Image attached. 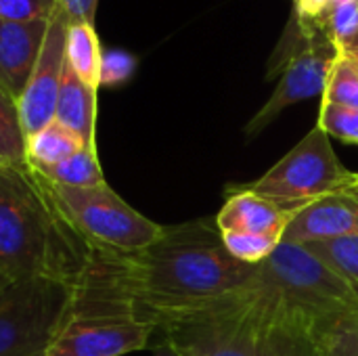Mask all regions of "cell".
<instances>
[{
	"mask_svg": "<svg viewBox=\"0 0 358 356\" xmlns=\"http://www.w3.org/2000/svg\"><path fill=\"white\" fill-rule=\"evenodd\" d=\"M331 4L334 0H298L294 13L304 21H321Z\"/></svg>",
	"mask_w": 358,
	"mask_h": 356,
	"instance_id": "obj_28",
	"label": "cell"
},
{
	"mask_svg": "<svg viewBox=\"0 0 358 356\" xmlns=\"http://www.w3.org/2000/svg\"><path fill=\"white\" fill-rule=\"evenodd\" d=\"M264 327H300L319 338L358 311V290L306 245L281 241L271 258L256 264L250 285Z\"/></svg>",
	"mask_w": 358,
	"mask_h": 356,
	"instance_id": "obj_2",
	"label": "cell"
},
{
	"mask_svg": "<svg viewBox=\"0 0 358 356\" xmlns=\"http://www.w3.org/2000/svg\"><path fill=\"white\" fill-rule=\"evenodd\" d=\"M342 55H344V52H342ZM348 57H350V59H352V61L358 65V48L357 50H352V52H348Z\"/></svg>",
	"mask_w": 358,
	"mask_h": 356,
	"instance_id": "obj_32",
	"label": "cell"
},
{
	"mask_svg": "<svg viewBox=\"0 0 358 356\" xmlns=\"http://www.w3.org/2000/svg\"><path fill=\"white\" fill-rule=\"evenodd\" d=\"M348 193H352L355 197L358 199V172L352 174V180H350V185H348V189H346Z\"/></svg>",
	"mask_w": 358,
	"mask_h": 356,
	"instance_id": "obj_30",
	"label": "cell"
},
{
	"mask_svg": "<svg viewBox=\"0 0 358 356\" xmlns=\"http://www.w3.org/2000/svg\"><path fill=\"white\" fill-rule=\"evenodd\" d=\"M317 126L331 138H340L342 143L358 145V109L321 101L319 122Z\"/></svg>",
	"mask_w": 358,
	"mask_h": 356,
	"instance_id": "obj_23",
	"label": "cell"
},
{
	"mask_svg": "<svg viewBox=\"0 0 358 356\" xmlns=\"http://www.w3.org/2000/svg\"><path fill=\"white\" fill-rule=\"evenodd\" d=\"M323 25L340 52H350L358 42V2H334L323 17Z\"/></svg>",
	"mask_w": 358,
	"mask_h": 356,
	"instance_id": "obj_22",
	"label": "cell"
},
{
	"mask_svg": "<svg viewBox=\"0 0 358 356\" xmlns=\"http://www.w3.org/2000/svg\"><path fill=\"white\" fill-rule=\"evenodd\" d=\"M321 101L358 109V65L348 55L338 57Z\"/></svg>",
	"mask_w": 358,
	"mask_h": 356,
	"instance_id": "obj_21",
	"label": "cell"
},
{
	"mask_svg": "<svg viewBox=\"0 0 358 356\" xmlns=\"http://www.w3.org/2000/svg\"><path fill=\"white\" fill-rule=\"evenodd\" d=\"M136 69V59L124 50L103 52L101 61V86H117L132 78Z\"/></svg>",
	"mask_w": 358,
	"mask_h": 356,
	"instance_id": "obj_26",
	"label": "cell"
},
{
	"mask_svg": "<svg viewBox=\"0 0 358 356\" xmlns=\"http://www.w3.org/2000/svg\"><path fill=\"white\" fill-rule=\"evenodd\" d=\"M96 88L82 82L69 63L65 61L57 107H55V122L69 128L78 134L88 147H96L94 124H96Z\"/></svg>",
	"mask_w": 358,
	"mask_h": 356,
	"instance_id": "obj_13",
	"label": "cell"
},
{
	"mask_svg": "<svg viewBox=\"0 0 358 356\" xmlns=\"http://www.w3.org/2000/svg\"><path fill=\"white\" fill-rule=\"evenodd\" d=\"M76 311V287L50 279L0 290V356H46Z\"/></svg>",
	"mask_w": 358,
	"mask_h": 356,
	"instance_id": "obj_3",
	"label": "cell"
},
{
	"mask_svg": "<svg viewBox=\"0 0 358 356\" xmlns=\"http://www.w3.org/2000/svg\"><path fill=\"white\" fill-rule=\"evenodd\" d=\"M321 356H358V311L315 338Z\"/></svg>",
	"mask_w": 358,
	"mask_h": 356,
	"instance_id": "obj_24",
	"label": "cell"
},
{
	"mask_svg": "<svg viewBox=\"0 0 358 356\" xmlns=\"http://www.w3.org/2000/svg\"><path fill=\"white\" fill-rule=\"evenodd\" d=\"M252 285V283H250ZM264 319L252 290L155 329L180 356H258Z\"/></svg>",
	"mask_w": 358,
	"mask_h": 356,
	"instance_id": "obj_4",
	"label": "cell"
},
{
	"mask_svg": "<svg viewBox=\"0 0 358 356\" xmlns=\"http://www.w3.org/2000/svg\"><path fill=\"white\" fill-rule=\"evenodd\" d=\"M67 63L73 73L92 88H101V61L103 48L94 29L88 21H69L67 27Z\"/></svg>",
	"mask_w": 358,
	"mask_h": 356,
	"instance_id": "obj_14",
	"label": "cell"
},
{
	"mask_svg": "<svg viewBox=\"0 0 358 356\" xmlns=\"http://www.w3.org/2000/svg\"><path fill=\"white\" fill-rule=\"evenodd\" d=\"M346 237H358V199L348 191H340L300 210L289 222L283 241L310 245Z\"/></svg>",
	"mask_w": 358,
	"mask_h": 356,
	"instance_id": "obj_10",
	"label": "cell"
},
{
	"mask_svg": "<svg viewBox=\"0 0 358 356\" xmlns=\"http://www.w3.org/2000/svg\"><path fill=\"white\" fill-rule=\"evenodd\" d=\"M222 243L227 252L250 266H256L264 262L266 258L273 256V252L279 248L281 239L268 237V235H258V233H248V231H220Z\"/></svg>",
	"mask_w": 358,
	"mask_h": 356,
	"instance_id": "obj_19",
	"label": "cell"
},
{
	"mask_svg": "<svg viewBox=\"0 0 358 356\" xmlns=\"http://www.w3.org/2000/svg\"><path fill=\"white\" fill-rule=\"evenodd\" d=\"M61 6L59 0H0L2 21H36L50 19Z\"/></svg>",
	"mask_w": 358,
	"mask_h": 356,
	"instance_id": "obj_25",
	"label": "cell"
},
{
	"mask_svg": "<svg viewBox=\"0 0 358 356\" xmlns=\"http://www.w3.org/2000/svg\"><path fill=\"white\" fill-rule=\"evenodd\" d=\"M155 327L124 315L73 313L46 356H124L151 346Z\"/></svg>",
	"mask_w": 358,
	"mask_h": 356,
	"instance_id": "obj_8",
	"label": "cell"
},
{
	"mask_svg": "<svg viewBox=\"0 0 358 356\" xmlns=\"http://www.w3.org/2000/svg\"><path fill=\"white\" fill-rule=\"evenodd\" d=\"M153 356H180L168 342L164 340H157V344L153 346Z\"/></svg>",
	"mask_w": 358,
	"mask_h": 356,
	"instance_id": "obj_29",
	"label": "cell"
},
{
	"mask_svg": "<svg viewBox=\"0 0 358 356\" xmlns=\"http://www.w3.org/2000/svg\"><path fill=\"white\" fill-rule=\"evenodd\" d=\"M67 27L69 17L59 6L48 23V31L38 57V63L31 71V78L17 101L21 124L25 136L38 132L55 120V107L59 97V86L67 61Z\"/></svg>",
	"mask_w": 358,
	"mask_h": 356,
	"instance_id": "obj_9",
	"label": "cell"
},
{
	"mask_svg": "<svg viewBox=\"0 0 358 356\" xmlns=\"http://www.w3.org/2000/svg\"><path fill=\"white\" fill-rule=\"evenodd\" d=\"M48 187L69 222L92 248L120 254L138 252L151 245L164 229L126 204L107 183L86 189L50 183Z\"/></svg>",
	"mask_w": 358,
	"mask_h": 356,
	"instance_id": "obj_6",
	"label": "cell"
},
{
	"mask_svg": "<svg viewBox=\"0 0 358 356\" xmlns=\"http://www.w3.org/2000/svg\"><path fill=\"white\" fill-rule=\"evenodd\" d=\"M292 2H294V6H296V4H298V0H292Z\"/></svg>",
	"mask_w": 358,
	"mask_h": 356,
	"instance_id": "obj_35",
	"label": "cell"
},
{
	"mask_svg": "<svg viewBox=\"0 0 358 356\" xmlns=\"http://www.w3.org/2000/svg\"><path fill=\"white\" fill-rule=\"evenodd\" d=\"M94 248L59 208L31 166H0V269L10 281L50 279L80 287Z\"/></svg>",
	"mask_w": 358,
	"mask_h": 356,
	"instance_id": "obj_1",
	"label": "cell"
},
{
	"mask_svg": "<svg viewBox=\"0 0 358 356\" xmlns=\"http://www.w3.org/2000/svg\"><path fill=\"white\" fill-rule=\"evenodd\" d=\"M50 19L2 21L0 19V86L15 99L23 94L38 63Z\"/></svg>",
	"mask_w": 358,
	"mask_h": 356,
	"instance_id": "obj_11",
	"label": "cell"
},
{
	"mask_svg": "<svg viewBox=\"0 0 358 356\" xmlns=\"http://www.w3.org/2000/svg\"><path fill=\"white\" fill-rule=\"evenodd\" d=\"M294 216V212L283 210L275 201L243 189L241 185H231L227 189V199L214 220L218 231H248L283 241Z\"/></svg>",
	"mask_w": 358,
	"mask_h": 356,
	"instance_id": "obj_12",
	"label": "cell"
},
{
	"mask_svg": "<svg viewBox=\"0 0 358 356\" xmlns=\"http://www.w3.org/2000/svg\"><path fill=\"white\" fill-rule=\"evenodd\" d=\"M313 254L334 266L348 283L358 290V237H346L325 243L306 245Z\"/></svg>",
	"mask_w": 358,
	"mask_h": 356,
	"instance_id": "obj_20",
	"label": "cell"
},
{
	"mask_svg": "<svg viewBox=\"0 0 358 356\" xmlns=\"http://www.w3.org/2000/svg\"><path fill=\"white\" fill-rule=\"evenodd\" d=\"M34 170L44 180H48L50 185H59V187L86 189V187H101L107 183L103 176L96 147H84L55 166L34 168Z\"/></svg>",
	"mask_w": 358,
	"mask_h": 356,
	"instance_id": "obj_16",
	"label": "cell"
},
{
	"mask_svg": "<svg viewBox=\"0 0 358 356\" xmlns=\"http://www.w3.org/2000/svg\"><path fill=\"white\" fill-rule=\"evenodd\" d=\"M88 147L78 134H73L69 128H65L59 122H50L38 132L29 134L25 141V157L27 166L31 168H46L55 166L69 155L78 153L80 149Z\"/></svg>",
	"mask_w": 358,
	"mask_h": 356,
	"instance_id": "obj_15",
	"label": "cell"
},
{
	"mask_svg": "<svg viewBox=\"0 0 358 356\" xmlns=\"http://www.w3.org/2000/svg\"><path fill=\"white\" fill-rule=\"evenodd\" d=\"M61 8L69 17V21H88L94 23V13L99 0H59Z\"/></svg>",
	"mask_w": 358,
	"mask_h": 356,
	"instance_id": "obj_27",
	"label": "cell"
},
{
	"mask_svg": "<svg viewBox=\"0 0 358 356\" xmlns=\"http://www.w3.org/2000/svg\"><path fill=\"white\" fill-rule=\"evenodd\" d=\"M25 141L17 101L0 86V166H27Z\"/></svg>",
	"mask_w": 358,
	"mask_h": 356,
	"instance_id": "obj_17",
	"label": "cell"
},
{
	"mask_svg": "<svg viewBox=\"0 0 358 356\" xmlns=\"http://www.w3.org/2000/svg\"><path fill=\"white\" fill-rule=\"evenodd\" d=\"M8 283H10V279H8V277L4 275V271L0 269V290H2V287H6Z\"/></svg>",
	"mask_w": 358,
	"mask_h": 356,
	"instance_id": "obj_31",
	"label": "cell"
},
{
	"mask_svg": "<svg viewBox=\"0 0 358 356\" xmlns=\"http://www.w3.org/2000/svg\"><path fill=\"white\" fill-rule=\"evenodd\" d=\"M352 174L336 155L331 138L315 126L271 170L241 187L298 214L321 197L346 191Z\"/></svg>",
	"mask_w": 358,
	"mask_h": 356,
	"instance_id": "obj_5",
	"label": "cell"
},
{
	"mask_svg": "<svg viewBox=\"0 0 358 356\" xmlns=\"http://www.w3.org/2000/svg\"><path fill=\"white\" fill-rule=\"evenodd\" d=\"M358 48V42H357V46H355V48H352V50H357ZM352 50H350V52H352ZM346 55H348V52H346Z\"/></svg>",
	"mask_w": 358,
	"mask_h": 356,
	"instance_id": "obj_34",
	"label": "cell"
},
{
	"mask_svg": "<svg viewBox=\"0 0 358 356\" xmlns=\"http://www.w3.org/2000/svg\"><path fill=\"white\" fill-rule=\"evenodd\" d=\"M334 2H358V0H334Z\"/></svg>",
	"mask_w": 358,
	"mask_h": 356,
	"instance_id": "obj_33",
	"label": "cell"
},
{
	"mask_svg": "<svg viewBox=\"0 0 358 356\" xmlns=\"http://www.w3.org/2000/svg\"><path fill=\"white\" fill-rule=\"evenodd\" d=\"M340 55L342 52L327 34L323 19L313 21L304 44L285 63L273 94L245 124L243 134L254 138L262 134L287 107L306 99L323 97L329 73Z\"/></svg>",
	"mask_w": 358,
	"mask_h": 356,
	"instance_id": "obj_7",
	"label": "cell"
},
{
	"mask_svg": "<svg viewBox=\"0 0 358 356\" xmlns=\"http://www.w3.org/2000/svg\"><path fill=\"white\" fill-rule=\"evenodd\" d=\"M258 356H321V350L304 329L271 323L264 327Z\"/></svg>",
	"mask_w": 358,
	"mask_h": 356,
	"instance_id": "obj_18",
	"label": "cell"
}]
</instances>
